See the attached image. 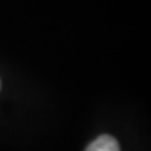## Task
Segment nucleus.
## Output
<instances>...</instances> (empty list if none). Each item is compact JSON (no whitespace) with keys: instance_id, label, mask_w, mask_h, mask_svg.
Returning <instances> with one entry per match:
<instances>
[{"instance_id":"f257e3e1","label":"nucleus","mask_w":151,"mask_h":151,"mask_svg":"<svg viewBox=\"0 0 151 151\" xmlns=\"http://www.w3.org/2000/svg\"><path fill=\"white\" fill-rule=\"evenodd\" d=\"M86 151H119V145L113 136L103 134L92 141L86 148Z\"/></svg>"}]
</instances>
